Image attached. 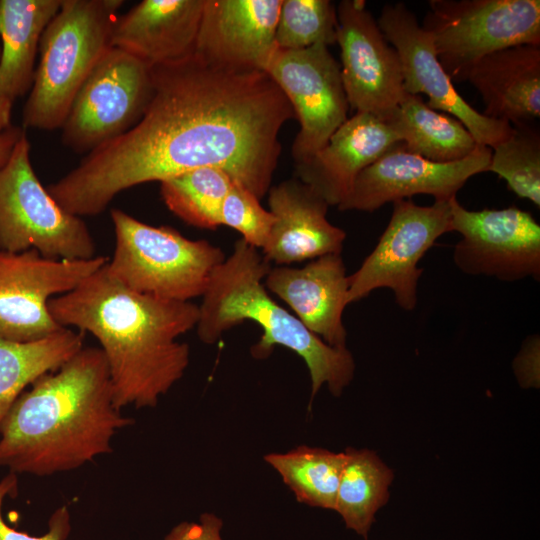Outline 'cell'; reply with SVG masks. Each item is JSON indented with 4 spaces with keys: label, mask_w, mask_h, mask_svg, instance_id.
<instances>
[{
    "label": "cell",
    "mask_w": 540,
    "mask_h": 540,
    "mask_svg": "<svg viewBox=\"0 0 540 540\" xmlns=\"http://www.w3.org/2000/svg\"><path fill=\"white\" fill-rule=\"evenodd\" d=\"M153 93L141 119L97 147L47 188L67 212L96 216L122 191L182 173L219 168L258 199L281 154L279 133L294 118L260 70L210 65L195 54L151 67Z\"/></svg>",
    "instance_id": "cell-1"
},
{
    "label": "cell",
    "mask_w": 540,
    "mask_h": 540,
    "mask_svg": "<svg viewBox=\"0 0 540 540\" xmlns=\"http://www.w3.org/2000/svg\"><path fill=\"white\" fill-rule=\"evenodd\" d=\"M105 265L52 298L50 313L61 327L98 340L120 409L153 408L189 365V345L178 338L196 327L199 307L131 290Z\"/></svg>",
    "instance_id": "cell-2"
},
{
    "label": "cell",
    "mask_w": 540,
    "mask_h": 540,
    "mask_svg": "<svg viewBox=\"0 0 540 540\" xmlns=\"http://www.w3.org/2000/svg\"><path fill=\"white\" fill-rule=\"evenodd\" d=\"M133 423L115 402L102 350L83 347L14 402L0 425V466L39 477L72 471L111 453Z\"/></svg>",
    "instance_id": "cell-3"
},
{
    "label": "cell",
    "mask_w": 540,
    "mask_h": 540,
    "mask_svg": "<svg viewBox=\"0 0 540 540\" xmlns=\"http://www.w3.org/2000/svg\"><path fill=\"white\" fill-rule=\"evenodd\" d=\"M271 268L259 249L238 239L230 256L214 269L202 295L195 327L198 338L212 345L226 331L252 321L262 329L260 339L251 347L253 358L265 359L276 346L285 347L301 357L308 368L310 404L324 384L339 397L354 377L352 353L347 347L325 343L271 298L264 285Z\"/></svg>",
    "instance_id": "cell-4"
},
{
    "label": "cell",
    "mask_w": 540,
    "mask_h": 540,
    "mask_svg": "<svg viewBox=\"0 0 540 540\" xmlns=\"http://www.w3.org/2000/svg\"><path fill=\"white\" fill-rule=\"evenodd\" d=\"M122 0H62L46 26L23 126L61 128L80 87L111 47Z\"/></svg>",
    "instance_id": "cell-5"
},
{
    "label": "cell",
    "mask_w": 540,
    "mask_h": 540,
    "mask_svg": "<svg viewBox=\"0 0 540 540\" xmlns=\"http://www.w3.org/2000/svg\"><path fill=\"white\" fill-rule=\"evenodd\" d=\"M110 215L115 248L106 270L138 293L191 302L202 297L214 269L226 258L220 247L188 239L173 227L152 226L116 208Z\"/></svg>",
    "instance_id": "cell-6"
},
{
    "label": "cell",
    "mask_w": 540,
    "mask_h": 540,
    "mask_svg": "<svg viewBox=\"0 0 540 540\" xmlns=\"http://www.w3.org/2000/svg\"><path fill=\"white\" fill-rule=\"evenodd\" d=\"M30 148L24 132L0 168V250L33 249L63 260L94 258L96 243L86 223L65 211L41 184Z\"/></svg>",
    "instance_id": "cell-7"
},
{
    "label": "cell",
    "mask_w": 540,
    "mask_h": 540,
    "mask_svg": "<svg viewBox=\"0 0 540 540\" xmlns=\"http://www.w3.org/2000/svg\"><path fill=\"white\" fill-rule=\"evenodd\" d=\"M422 28L452 81L467 80L485 56L540 44L539 0H430Z\"/></svg>",
    "instance_id": "cell-8"
},
{
    "label": "cell",
    "mask_w": 540,
    "mask_h": 540,
    "mask_svg": "<svg viewBox=\"0 0 540 540\" xmlns=\"http://www.w3.org/2000/svg\"><path fill=\"white\" fill-rule=\"evenodd\" d=\"M152 93L151 67L111 46L73 100L61 127L63 144L89 153L121 136L141 119Z\"/></svg>",
    "instance_id": "cell-9"
},
{
    "label": "cell",
    "mask_w": 540,
    "mask_h": 540,
    "mask_svg": "<svg viewBox=\"0 0 540 540\" xmlns=\"http://www.w3.org/2000/svg\"><path fill=\"white\" fill-rule=\"evenodd\" d=\"M451 200V199H450ZM450 200L420 206L411 199L393 202L389 223L360 267L348 276V304L387 288L405 311L415 309L423 273L419 261L450 230Z\"/></svg>",
    "instance_id": "cell-10"
},
{
    "label": "cell",
    "mask_w": 540,
    "mask_h": 540,
    "mask_svg": "<svg viewBox=\"0 0 540 540\" xmlns=\"http://www.w3.org/2000/svg\"><path fill=\"white\" fill-rule=\"evenodd\" d=\"M104 256L63 260L42 256L36 250H0V338L28 342L60 330L49 301L75 289L103 267Z\"/></svg>",
    "instance_id": "cell-11"
},
{
    "label": "cell",
    "mask_w": 540,
    "mask_h": 540,
    "mask_svg": "<svg viewBox=\"0 0 540 540\" xmlns=\"http://www.w3.org/2000/svg\"><path fill=\"white\" fill-rule=\"evenodd\" d=\"M264 72L290 103L300 129L292 157L300 163L323 148L348 119L340 64L325 45L301 50L275 48Z\"/></svg>",
    "instance_id": "cell-12"
},
{
    "label": "cell",
    "mask_w": 540,
    "mask_h": 540,
    "mask_svg": "<svg viewBox=\"0 0 540 540\" xmlns=\"http://www.w3.org/2000/svg\"><path fill=\"white\" fill-rule=\"evenodd\" d=\"M450 230L461 239L453 261L463 273L513 282L540 279V225L528 211L514 206L479 211L450 200Z\"/></svg>",
    "instance_id": "cell-13"
},
{
    "label": "cell",
    "mask_w": 540,
    "mask_h": 540,
    "mask_svg": "<svg viewBox=\"0 0 540 540\" xmlns=\"http://www.w3.org/2000/svg\"><path fill=\"white\" fill-rule=\"evenodd\" d=\"M336 7V43L349 107L387 122L405 94L399 55L364 0H343Z\"/></svg>",
    "instance_id": "cell-14"
},
{
    "label": "cell",
    "mask_w": 540,
    "mask_h": 540,
    "mask_svg": "<svg viewBox=\"0 0 540 540\" xmlns=\"http://www.w3.org/2000/svg\"><path fill=\"white\" fill-rule=\"evenodd\" d=\"M377 22L399 55L405 92L426 95L429 107L458 119L478 145L492 148L512 133L508 121L485 116L460 96L438 60L431 36L404 3L384 5Z\"/></svg>",
    "instance_id": "cell-15"
},
{
    "label": "cell",
    "mask_w": 540,
    "mask_h": 540,
    "mask_svg": "<svg viewBox=\"0 0 540 540\" xmlns=\"http://www.w3.org/2000/svg\"><path fill=\"white\" fill-rule=\"evenodd\" d=\"M492 149L478 145L466 158L433 162L407 151L397 142L355 179L340 211L373 212L389 202L427 194L448 201L472 176L487 172Z\"/></svg>",
    "instance_id": "cell-16"
},
{
    "label": "cell",
    "mask_w": 540,
    "mask_h": 540,
    "mask_svg": "<svg viewBox=\"0 0 540 540\" xmlns=\"http://www.w3.org/2000/svg\"><path fill=\"white\" fill-rule=\"evenodd\" d=\"M282 0H204L194 54L210 65L260 70L276 48Z\"/></svg>",
    "instance_id": "cell-17"
},
{
    "label": "cell",
    "mask_w": 540,
    "mask_h": 540,
    "mask_svg": "<svg viewBox=\"0 0 540 540\" xmlns=\"http://www.w3.org/2000/svg\"><path fill=\"white\" fill-rule=\"evenodd\" d=\"M348 276L341 254H327L302 267L271 268L264 285L308 330L332 347L346 348L343 313L349 305Z\"/></svg>",
    "instance_id": "cell-18"
},
{
    "label": "cell",
    "mask_w": 540,
    "mask_h": 540,
    "mask_svg": "<svg viewBox=\"0 0 540 540\" xmlns=\"http://www.w3.org/2000/svg\"><path fill=\"white\" fill-rule=\"evenodd\" d=\"M274 224L262 254L270 263L287 266L327 254H341L346 232L329 222L326 201L293 177L267 192Z\"/></svg>",
    "instance_id": "cell-19"
},
{
    "label": "cell",
    "mask_w": 540,
    "mask_h": 540,
    "mask_svg": "<svg viewBox=\"0 0 540 540\" xmlns=\"http://www.w3.org/2000/svg\"><path fill=\"white\" fill-rule=\"evenodd\" d=\"M400 139L384 120L356 112L310 158L295 164L294 176L338 207L357 176Z\"/></svg>",
    "instance_id": "cell-20"
},
{
    "label": "cell",
    "mask_w": 540,
    "mask_h": 540,
    "mask_svg": "<svg viewBox=\"0 0 540 540\" xmlns=\"http://www.w3.org/2000/svg\"><path fill=\"white\" fill-rule=\"evenodd\" d=\"M204 0H143L113 27L111 46L149 67L181 61L195 52Z\"/></svg>",
    "instance_id": "cell-21"
},
{
    "label": "cell",
    "mask_w": 540,
    "mask_h": 540,
    "mask_svg": "<svg viewBox=\"0 0 540 540\" xmlns=\"http://www.w3.org/2000/svg\"><path fill=\"white\" fill-rule=\"evenodd\" d=\"M467 80L481 95L485 116L512 125L539 118L540 44L493 52L472 67Z\"/></svg>",
    "instance_id": "cell-22"
},
{
    "label": "cell",
    "mask_w": 540,
    "mask_h": 540,
    "mask_svg": "<svg viewBox=\"0 0 540 540\" xmlns=\"http://www.w3.org/2000/svg\"><path fill=\"white\" fill-rule=\"evenodd\" d=\"M62 0H0V97L12 102L31 89L42 34Z\"/></svg>",
    "instance_id": "cell-23"
},
{
    "label": "cell",
    "mask_w": 540,
    "mask_h": 540,
    "mask_svg": "<svg viewBox=\"0 0 540 540\" xmlns=\"http://www.w3.org/2000/svg\"><path fill=\"white\" fill-rule=\"evenodd\" d=\"M387 123L407 151L433 162L462 160L478 146L458 119L432 109L420 95L405 92Z\"/></svg>",
    "instance_id": "cell-24"
},
{
    "label": "cell",
    "mask_w": 540,
    "mask_h": 540,
    "mask_svg": "<svg viewBox=\"0 0 540 540\" xmlns=\"http://www.w3.org/2000/svg\"><path fill=\"white\" fill-rule=\"evenodd\" d=\"M84 334L61 328L44 338H0V425L17 398L43 375L56 371L84 347Z\"/></svg>",
    "instance_id": "cell-25"
},
{
    "label": "cell",
    "mask_w": 540,
    "mask_h": 540,
    "mask_svg": "<svg viewBox=\"0 0 540 540\" xmlns=\"http://www.w3.org/2000/svg\"><path fill=\"white\" fill-rule=\"evenodd\" d=\"M346 461L336 494V511L346 528L367 540L376 512L389 499L393 471L372 450L345 449Z\"/></svg>",
    "instance_id": "cell-26"
},
{
    "label": "cell",
    "mask_w": 540,
    "mask_h": 540,
    "mask_svg": "<svg viewBox=\"0 0 540 540\" xmlns=\"http://www.w3.org/2000/svg\"><path fill=\"white\" fill-rule=\"evenodd\" d=\"M263 460L281 476L298 502L334 510L345 452L300 445L285 453H268Z\"/></svg>",
    "instance_id": "cell-27"
},
{
    "label": "cell",
    "mask_w": 540,
    "mask_h": 540,
    "mask_svg": "<svg viewBox=\"0 0 540 540\" xmlns=\"http://www.w3.org/2000/svg\"><path fill=\"white\" fill-rule=\"evenodd\" d=\"M234 180L219 168L194 169L160 182L168 209L185 223L207 230L221 226L220 213Z\"/></svg>",
    "instance_id": "cell-28"
},
{
    "label": "cell",
    "mask_w": 540,
    "mask_h": 540,
    "mask_svg": "<svg viewBox=\"0 0 540 540\" xmlns=\"http://www.w3.org/2000/svg\"><path fill=\"white\" fill-rule=\"evenodd\" d=\"M512 133L492 147L490 172L504 179L519 198L540 207V134L528 123L512 125Z\"/></svg>",
    "instance_id": "cell-29"
},
{
    "label": "cell",
    "mask_w": 540,
    "mask_h": 540,
    "mask_svg": "<svg viewBox=\"0 0 540 540\" xmlns=\"http://www.w3.org/2000/svg\"><path fill=\"white\" fill-rule=\"evenodd\" d=\"M337 7L329 0H282L275 30V45L301 50L336 44Z\"/></svg>",
    "instance_id": "cell-30"
},
{
    "label": "cell",
    "mask_w": 540,
    "mask_h": 540,
    "mask_svg": "<svg viewBox=\"0 0 540 540\" xmlns=\"http://www.w3.org/2000/svg\"><path fill=\"white\" fill-rule=\"evenodd\" d=\"M274 216L251 191L233 182L220 213L221 225L236 230L247 244L263 249L268 242Z\"/></svg>",
    "instance_id": "cell-31"
},
{
    "label": "cell",
    "mask_w": 540,
    "mask_h": 540,
    "mask_svg": "<svg viewBox=\"0 0 540 540\" xmlns=\"http://www.w3.org/2000/svg\"><path fill=\"white\" fill-rule=\"evenodd\" d=\"M17 492V474L9 472L0 480V540H67L71 531V518L66 506L54 511L48 522V531L40 536L31 535L8 525L2 516L3 501L7 496H16Z\"/></svg>",
    "instance_id": "cell-32"
},
{
    "label": "cell",
    "mask_w": 540,
    "mask_h": 540,
    "mask_svg": "<svg viewBox=\"0 0 540 540\" xmlns=\"http://www.w3.org/2000/svg\"><path fill=\"white\" fill-rule=\"evenodd\" d=\"M223 521L214 513H202L198 521H183L174 526L163 540H223Z\"/></svg>",
    "instance_id": "cell-33"
},
{
    "label": "cell",
    "mask_w": 540,
    "mask_h": 540,
    "mask_svg": "<svg viewBox=\"0 0 540 540\" xmlns=\"http://www.w3.org/2000/svg\"><path fill=\"white\" fill-rule=\"evenodd\" d=\"M539 335L529 336L514 361L519 382L523 386H538L539 383Z\"/></svg>",
    "instance_id": "cell-34"
},
{
    "label": "cell",
    "mask_w": 540,
    "mask_h": 540,
    "mask_svg": "<svg viewBox=\"0 0 540 540\" xmlns=\"http://www.w3.org/2000/svg\"><path fill=\"white\" fill-rule=\"evenodd\" d=\"M24 132L23 128L11 125L0 133V168L7 163L17 141Z\"/></svg>",
    "instance_id": "cell-35"
},
{
    "label": "cell",
    "mask_w": 540,
    "mask_h": 540,
    "mask_svg": "<svg viewBox=\"0 0 540 540\" xmlns=\"http://www.w3.org/2000/svg\"><path fill=\"white\" fill-rule=\"evenodd\" d=\"M12 104L11 100L0 97V133L11 126Z\"/></svg>",
    "instance_id": "cell-36"
},
{
    "label": "cell",
    "mask_w": 540,
    "mask_h": 540,
    "mask_svg": "<svg viewBox=\"0 0 540 540\" xmlns=\"http://www.w3.org/2000/svg\"><path fill=\"white\" fill-rule=\"evenodd\" d=\"M0 57H1V46H0Z\"/></svg>",
    "instance_id": "cell-37"
}]
</instances>
